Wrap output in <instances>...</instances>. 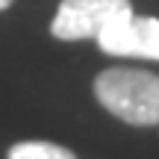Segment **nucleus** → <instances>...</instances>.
<instances>
[{
    "label": "nucleus",
    "instance_id": "f257e3e1",
    "mask_svg": "<svg viewBox=\"0 0 159 159\" xmlns=\"http://www.w3.org/2000/svg\"><path fill=\"white\" fill-rule=\"evenodd\" d=\"M94 94L115 118L136 127L159 124V77L136 68H106L94 80Z\"/></svg>",
    "mask_w": 159,
    "mask_h": 159
},
{
    "label": "nucleus",
    "instance_id": "f03ea898",
    "mask_svg": "<svg viewBox=\"0 0 159 159\" xmlns=\"http://www.w3.org/2000/svg\"><path fill=\"white\" fill-rule=\"evenodd\" d=\"M130 15V0H62L50 24V33L62 41L97 39L103 30Z\"/></svg>",
    "mask_w": 159,
    "mask_h": 159
},
{
    "label": "nucleus",
    "instance_id": "7ed1b4c3",
    "mask_svg": "<svg viewBox=\"0 0 159 159\" xmlns=\"http://www.w3.org/2000/svg\"><path fill=\"white\" fill-rule=\"evenodd\" d=\"M97 47L109 56H136V59H159V21L156 18L130 15L112 24L97 35Z\"/></svg>",
    "mask_w": 159,
    "mask_h": 159
},
{
    "label": "nucleus",
    "instance_id": "20e7f679",
    "mask_svg": "<svg viewBox=\"0 0 159 159\" xmlns=\"http://www.w3.org/2000/svg\"><path fill=\"white\" fill-rule=\"evenodd\" d=\"M6 159H77L68 148L53 142H18L9 148Z\"/></svg>",
    "mask_w": 159,
    "mask_h": 159
},
{
    "label": "nucleus",
    "instance_id": "39448f33",
    "mask_svg": "<svg viewBox=\"0 0 159 159\" xmlns=\"http://www.w3.org/2000/svg\"><path fill=\"white\" fill-rule=\"evenodd\" d=\"M9 6H12V0H0V12H3V9H9Z\"/></svg>",
    "mask_w": 159,
    "mask_h": 159
}]
</instances>
